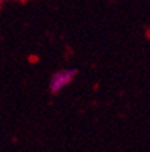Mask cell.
<instances>
[{
    "instance_id": "obj_1",
    "label": "cell",
    "mask_w": 150,
    "mask_h": 152,
    "mask_svg": "<svg viewBox=\"0 0 150 152\" xmlns=\"http://www.w3.org/2000/svg\"><path fill=\"white\" fill-rule=\"evenodd\" d=\"M76 75H77L76 69H62V71H58L57 73H54L49 84L51 92L61 91L64 87H66L69 83L75 79Z\"/></svg>"
}]
</instances>
